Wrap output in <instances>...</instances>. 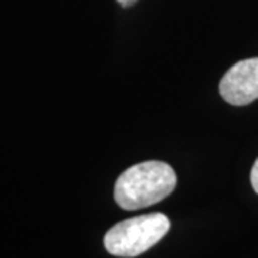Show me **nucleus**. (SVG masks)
I'll list each match as a JSON object with an SVG mask.
<instances>
[{"mask_svg": "<svg viewBox=\"0 0 258 258\" xmlns=\"http://www.w3.org/2000/svg\"><path fill=\"white\" fill-rule=\"evenodd\" d=\"M175 186L172 166L162 161H145L128 168L116 179L115 201L120 208L135 211L161 203Z\"/></svg>", "mask_w": 258, "mask_h": 258, "instance_id": "f257e3e1", "label": "nucleus"}, {"mask_svg": "<svg viewBox=\"0 0 258 258\" xmlns=\"http://www.w3.org/2000/svg\"><path fill=\"white\" fill-rule=\"evenodd\" d=\"M169 228V218L162 212L138 215L113 225L106 232L103 244L115 257H137L162 240Z\"/></svg>", "mask_w": 258, "mask_h": 258, "instance_id": "f03ea898", "label": "nucleus"}, {"mask_svg": "<svg viewBox=\"0 0 258 258\" xmlns=\"http://www.w3.org/2000/svg\"><path fill=\"white\" fill-rule=\"evenodd\" d=\"M220 95L234 106L258 99V57L244 59L230 68L220 82Z\"/></svg>", "mask_w": 258, "mask_h": 258, "instance_id": "7ed1b4c3", "label": "nucleus"}, {"mask_svg": "<svg viewBox=\"0 0 258 258\" xmlns=\"http://www.w3.org/2000/svg\"><path fill=\"white\" fill-rule=\"evenodd\" d=\"M251 185L254 191L258 194V159L254 162V166L251 169Z\"/></svg>", "mask_w": 258, "mask_h": 258, "instance_id": "20e7f679", "label": "nucleus"}, {"mask_svg": "<svg viewBox=\"0 0 258 258\" xmlns=\"http://www.w3.org/2000/svg\"><path fill=\"white\" fill-rule=\"evenodd\" d=\"M138 0H118V3H119L122 8H131L132 5H135Z\"/></svg>", "mask_w": 258, "mask_h": 258, "instance_id": "39448f33", "label": "nucleus"}]
</instances>
